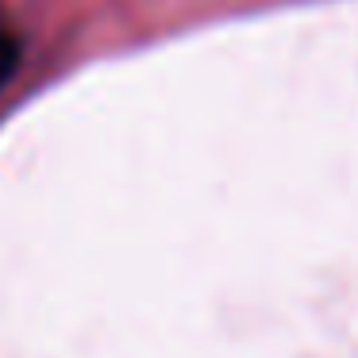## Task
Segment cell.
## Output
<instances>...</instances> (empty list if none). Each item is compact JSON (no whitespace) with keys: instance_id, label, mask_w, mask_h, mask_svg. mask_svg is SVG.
<instances>
[{"instance_id":"obj_1","label":"cell","mask_w":358,"mask_h":358,"mask_svg":"<svg viewBox=\"0 0 358 358\" xmlns=\"http://www.w3.org/2000/svg\"><path fill=\"white\" fill-rule=\"evenodd\" d=\"M16 66H20V39L0 27V89L8 85V78L16 73Z\"/></svg>"}]
</instances>
